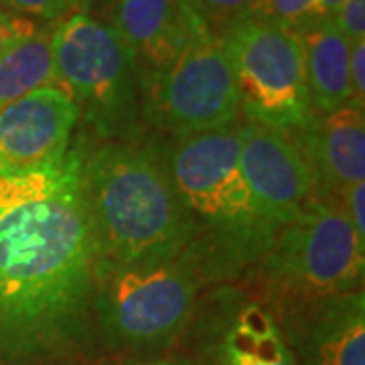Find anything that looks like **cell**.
<instances>
[{
    "label": "cell",
    "instance_id": "obj_2",
    "mask_svg": "<svg viewBox=\"0 0 365 365\" xmlns=\"http://www.w3.org/2000/svg\"><path fill=\"white\" fill-rule=\"evenodd\" d=\"M78 144L86 205L104 264L144 268L193 258V222L160 150L138 136L78 138Z\"/></svg>",
    "mask_w": 365,
    "mask_h": 365
},
{
    "label": "cell",
    "instance_id": "obj_25",
    "mask_svg": "<svg viewBox=\"0 0 365 365\" xmlns=\"http://www.w3.org/2000/svg\"><path fill=\"white\" fill-rule=\"evenodd\" d=\"M128 365H173L170 361L165 359H155V361H138V364H128Z\"/></svg>",
    "mask_w": 365,
    "mask_h": 365
},
{
    "label": "cell",
    "instance_id": "obj_10",
    "mask_svg": "<svg viewBox=\"0 0 365 365\" xmlns=\"http://www.w3.org/2000/svg\"><path fill=\"white\" fill-rule=\"evenodd\" d=\"M78 124V108L55 86L0 108V177L49 169L63 160Z\"/></svg>",
    "mask_w": 365,
    "mask_h": 365
},
{
    "label": "cell",
    "instance_id": "obj_27",
    "mask_svg": "<svg viewBox=\"0 0 365 365\" xmlns=\"http://www.w3.org/2000/svg\"><path fill=\"white\" fill-rule=\"evenodd\" d=\"M0 365H4V364H0Z\"/></svg>",
    "mask_w": 365,
    "mask_h": 365
},
{
    "label": "cell",
    "instance_id": "obj_24",
    "mask_svg": "<svg viewBox=\"0 0 365 365\" xmlns=\"http://www.w3.org/2000/svg\"><path fill=\"white\" fill-rule=\"evenodd\" d=\"M345 0H319V13L323 19H333Z\"/></svg>",
    "mask_w": 365,
    "mask_h": 365
},
{
    "label": "cell",
    "instance_id": "obj_19",
    "mask_svg": "<svg viewBox=\"0 0 365 365\" xmlns=\"http://www.w3.org/2000/svg\"><path fill=\"white\" fill-rule=\"evenodd\" d=\"M14 11L26 14V16H37L41 21H61L67 14L78 9L79 0H4Z\"/></svg>",
    "mask_w": 365,
    "mask_h": 365
},
{
    "label": "cell",
    "instance_id": "obj_12",
    "mask_svg": "<svg viewBox=\"0 0 365 365\" xmlns=\"http://www.w3.org/2000/svg\"><path fill=\"white\" fill-rule=\"evenodd\" d=\"M112 29L130 55L140 90L209 26L187 0H116Z\"/></svg>",
    "mask_w": 365,
    "mask_h": 365
},
{
    "label": "cell",
    "instance_id": "obj_15",
    "mask_svg": "<svg viewBox=\"0 0 365 365\" xmlns=\"http://www.w3.org/2000/svg\"><path fill=\"white\" fill-rule=\"evenodd\" d=\"M304 365H365L364 290L313 304Z\"/></svg>",
    "mask_w": 365,
    "mask_h": 365
},
{
    "label": "cell",
    "instance_id": "obj_14",
    "mask_svg": "<svg viewBox=\"0 0 365 365\" xmlns=\"http://www.w3.org/2000/svg\"><path fill=\"white\" fill-rule=\"evenodd\" d=\"M304 57V76L314 112L327 116L351 104L349 41L331 19L297 31Z\"/></svg>",
    "mask_w": 365,
    "mask_h": 365
},
{
    "label": "cell",
    "instance_id": "obj_7",
    "mask_svg": "<svg viewBox=\"0 0 365 365\" xmlns=\"http://www.w3.org/2000/svg\"><path fill=\"white\" fill-rule=\"evenodd\" d=\"M217 35L232 63L244 120L288 134L313 128L319 114L309 96L297 33L268 19L248 16Z\"/></svg>",
    "mask_w": 365,
    "mask_h": 365
},
{
    "label": "cell",
    "instance_id": "obj_18",
    "mask_svg": "<svg viewBox=\"0 0 365 365\" xmlns=\"http://www.w3.org/2000/svg\"><path fill=\"white\" fill-rule=\"evenodd\" d=\"M258 16L297 33L304 26L323 21L319 0H264Z\"/></svg>",
    "mask_w": 365,
    "mask_h": 365
},
{
    "label": "cell",
    "instance_id": "obj_17",
    "mask_svg": "<svg viewBox=\"0 0 365 365\" xmlns=\"http://www.w3.org/2000/svg\"><path fill=\"white\" fill-rule=\"evenodd\" d=\"M211 31H222L232 23L258 16L264 0H187Z\"/></svg>",
    "mask_w": 365,
    "mask_h": 365
},
{
    "label": "cell",
    "instance_id": "obj_9",
    "mask_svg": "<svg viewBox=\"0 0 365 365\" xmlns=\"http://www.w3.org/2000/svg\"><path fill=\"white\" fill-rule=\"evenodd\" d=\"M237 158L254 199L280 227L317 199L311 169L288 132L240 120Z\"/></svg>",
    "mask_w": 365,
    "mask_h": 365
},
{
    "label": "cell",
    "instance_id": "obj_13",
    "mask_svg": "<svg viewBox=\"0 0 365 365\" xmlns=\"http://www.w3.org/2000/svg\"><path fill=\"white\" fill-rule=\"evenodd\" d=\"M290 136L311 169L317 199L341 203L349 187L365 181V114L357 106L319 116L313 128Z\"/></svg>",
    "mask_w": 365,
    "mask_h": 365
},
{
    "label": "cell",
    "instance_id": "obj_11",
    "mask_svg": "<svg viewBox=\"0 0 365 365\" xmlns=\"http://www.w3.org/2000/svg\"><path fill=\"white\" fill-rule=\"evenodd\" d=\"M203 311L211 365H297L282 327L260 300L220 288Z\"/></svg>",
    "mask_w": 365,
    "mask_h": 365
},
{
    "label": "cell",
    "instance_id": "obj_26",
    "mask_svg": "<svg viewBox=\"0 0 365 365\" xmlns=\"http://www.w3.org/2000/svg\"><path fill=\"white\" fill-rule=\"evenodd\" d=\"M79 2H88V0H79Z\"/></svg>",
    "mask_w": 365,
    "mask_h": 365
},
{
    "label": "cell",
    "instance_id": "obj_6",
    "mask_svg": "<svg viewBox=\"0 0 365 365\" xmlns=\"http://www.w3.org/2000/svg\"><path fill=\"white\" fill-rule=\"evenodd\" d=\"M254 270L270 294L313 307L361 290L365 242L341 203L313 199L278 232Z\"/></svg>",
    "mask_w": 365,
    "mask_h": 365
},
{
    "label": "cell",
    "instance_id": "obj_23",
    "mask_svg": "<svg viewBox=\"0 0 365 365\" xmlns=\"http://www.w3.org/2000/svg\"><path fill=\"white\" fill-rule=\"evenodd\" d=\"M37 31V25L25 16H14L0 6V55L6 51L13 43L25 39Z\"/></svg>",
    "mask_w": 365,
    "mask_h": 365
},
{
    "label": "cell",
    "instance_id": "obj_5",
    "mask_svg": "<svg viewBox=\"0 0 365 365\" xmlns=\"http://www.w3.org/2000/svg\"><path fill=\"white\" fill-rule=\"evenodd\" d=\"M55 88L76 104L98 140H128L140 130V93L130 55L112 25L73 11L51 33Z\"/></svg>",
    "mask_w": 365,
    "mask_h": 365
},
{
    "label": "cell",
    "instance_id": "obj_4",
    "mask_svg": "<svg viewBox=\"0 0 365 365\" xmlns=\"http://www.w3.org/2000/svg\"><path fill=\"white\" fill-rule=\"evenodd\" d=\"M203 284L191 256L144 268L100 260L93 290L96 335L118 351L165 349L193 321Z\"/></svg>",
    "mask_w": 365,
    "mask_h": 365
},
{
    "label": "cell",
    "instance_id": "obj_8",
    "mask_svg": "<svg viewBox=\"0 0 365 365\" xmlns=\"http://www.w3.org/2000/svg\"><path fill=\"white\" fill-rule=\"evenodd\" d=\"M138 93L140 116L173 138L215 130L240 118L232 63L222 37L211 29L201 31Z\"/></svg>",
    "mask_w": 365,
    "mask_h": 365
},
{
    "label": "cell",
    "instance_id": "obj_21",
    "mask_svg": "<svg viewBox=\"0 0 365 365\" xmlns=\"http://www.w3.org/2000/svg\"><path fill=\"white\" fill-rule=\"evenodd\" d=\"M349 83L351 104L364 110L365 106V39L349 43Z\"/></svg>",
    "mask_w": 365,
    "mask_h": 365
},
{
    "label": "cell",
    "instance_id": "obj_3",
    "mask_svg": "<svg viewBox=\"0 0 365 365\" xmlns=\"http://www.w3.org/2000/svg\"><path fill=\"white\" fill-rule=\"evenodd\" d=\"M237 148L240 118L215 130L173 138L163 155L193 222V258L205 284L254 270L282 230L252 195Z\"/></svg>",
    "mask_w": 365,
    "mask_h": 365
},
{
    "label": "cell",
    "instance_id": "obj_16",
    "mask_svg": "<svg viewBox=\"0 0 365 365\" xmlns=\"http://www.w3.org/2000/svg\"><path fill=\"white\" fill-rule=\"evenodd\" d=\"M51 33L53 29L37 26L35 33L13 43L0 55V108L41 88L55 86Z\"/></svg>",
    "mask_w": 365,
    "mask_h": 365
},
{
    "label": "cell",
    "instance_id": "obj_1",
    "mask_svg": "<svg viewBox=\"0 0 365 365\" xmlns=\"http://www.w3.org/2000/svg\"><path fill=\"white\" fill-rule=\"evenodd\" d=\"M100 260L78 140L49 169L0 177V359L63 364L86 351Z\"/></svg>",
    "mask_w": 365,
    "mask_h": 365
},
{
    "label": "cell",
    "instance_id": "obj_20",
    "mask_svg": "<svg viewBox=\"0 0 365 365\" xmlns=\"http://www.w3.org/2000/svg\"><path fill=\"white\" fill-rule=\"evenodd\" d=\"M331 21L349 43L365 39V0H345Z\"/></svg>",
    "mask_w": 365,
    "mask_h": 365
},
{
    "label": "cell",
    "instance_id": "obj_22",
    "mask_svg": "<svg viewBox=\"0 0 365 365\" xmlns=\"http://www.w3.org/2000/svg\"><path fill=\"white\" fill-rule=\"evenodd\" d=\"M341 207L357 237L365 242V181L353 185L341 195Z\"/></svg>",
    "mask_w": 365,
    "mask_h": 365
}]
</instances>
